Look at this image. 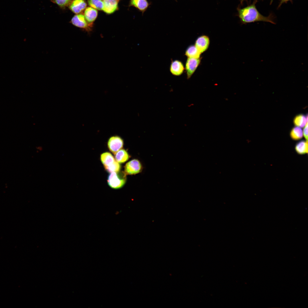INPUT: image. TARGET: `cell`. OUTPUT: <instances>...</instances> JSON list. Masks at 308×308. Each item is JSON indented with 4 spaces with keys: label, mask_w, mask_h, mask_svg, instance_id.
I'll return each mask as SVG.
<instances>
[{
    "label": "cell",
    "mask_w": 308,
    "mask_h": 308,
    "mask_svg": "<svg viewBox=\"0 0 308 308\" xmlns=\"http://www.w3.org/2000/svg\"><path fill=\"white\" fill-rule=\"evenodd\" d=\"M238 11L239 16L242 22L243 23L262 21L275 24L270 17H265L261 14L257 10L254 4H252L243 8H239Z\"/></svg>",
    "instance_id": "obj_1"
},
{
    "label": "cell",
    "mask_w": 308,
    "mask_h": 308,
    "mask_svg": "<svg viewBox=\"0 0 308 308\" xmlns=\"http://www.w3.org/2000/svg\"><path fill=\"white\" fill-rule=\"evenodd\" d=\"M125 172H113L109 175L107 180L108 185L111 188L118 189L122 187L126 181Z\"/></svg>",
    "instance_id": "obj_2"
},
{
    "label": "cell",
    "mask_w": 308,
    "mask_h": 308,
    "mask_svg": "<svg viewBox=\"0 0 308 308\" xmlns=\"http://www.w3.org/2000/svg\"><path fill=\"white\" fill-rule=\"evenodd\" d=\"M143 167L138 159H133L127 163L125 166V173L128 175H135L141 172Z\"/></svg>",
    "instance_id": "obj_3"
},
{
    "label": "cell",
    "mask_w": 308,
    "mask_h": 308,
    "mask_svg": "<svg viewBox=\"0 0 308 308\" xmlns=\"http://www.w3.org/2000/svg\"><path fill=\"white\" fill-rule=\"evenodd\" d=\"M71 22L74 25L87 31H91L92 25L87 22L84 15L82 14L75 15L72 19Z\"/></svg>",
    "instance_id": "obj_4"
},
{
    "label": "cell",
    "mask_w": 308,
    "mask_h": 308,
    "mask_svg": "<svg viewBox=\"0 0 308 308\" xmlns=\"http://www.w3.org/2000/svg\"><path fill=\"white\" fill-rule=\"evenodd\" d=\"M200 58H188L186 61L185 66L188 79H189L194 72L200 64Z\"/></svg>",
    "instance_id": "obj_5"
},
{
    "label": "cell",
    "mask_w": 308,
    "mask_h": 308,
    "mask_svg": "<svg viewBox=\"0 0 308 308\" xmlns=\"http://www.w3.org/2000/svg\"><path fill=\"white\" fill-rule=\"evenodd\" d=\"M123 141L119 136L115 135L110 138L108 142V145L109 150L114 154L122 148Z\"/></svg>",
    "instance_id": "obj_6"
},
{
    "label": "cell",
    "mask_w": 308,
    "mask_h": 308,
    "mask_svg": "<svg viewBox=\"0 0 308 308\" xmlns=\"http://www.w3.org/2000/svg\"><path fill=\"white\" fill-rule=\"evenodd\" d=\"M210 40L209 37L205 35L199 37L195 41V45L201 53L206 51L208 48Z\"/></svg>",
    "instance_id": "obj_7"
},
{
    "label": "cell",
    "mask_w": 308,
    "mask_h": 308,
    "mask_svg": "<svg viewBox=\"0 0 308 308\" xmlns=\"http://www.w3.org/2000/svg\"><path fill=\"white\" fill-rule=\"evenodd\" d=\"M185 68L182 62L180 60H175L172 61L170 65V70L174 75L179 76L183 73Z\"/></svg>",
    "instance_id": "obj_8"
},
{
    "label": "cell",
    "mask_w": 308,
    "mask_h": 308,
    "mask_svg": "<svg viewBox=\"0 0 308 308\" xmlns=\"http://www.w3.org/2000/svg\"><path fill=\"white\" fill-rule=\"evenodd\" d=\"M120 0H103L104 7L103 10L108 14L113 13L118 8V4Z\"/></svg>",
    "instance_id": "obj_9"
},
{
    "label": "cell",
    "mask_w": 308,
    "mask_h": 308,
    "mask_svg": "<svg viewBox=\"0 0 308 308\" xmlns=\"http://www.w3.org/2000/svg\"><path fill=\"white\" fill-rule=\"evenodd\" d=\"M86 6L84 0H74L70 3L69 8L74 13L78 14L84 10Z\"/></svg>",
    "instance_id": "obj_10"
},
{
    "label": "cell",
    "mask_w": 308,
    "mask_h": 308,
    "mask_svg": "<svg viewBox=\"0 0 308 308\" xmlns=\"http://www.w3.org/2000/svg\"><path fill=\"white\" fill-rule=\"evenodd\" d=\"M98 11L96 9L90 7H87L84 12V16L87 22L92 24L98 15Z\"/></svg>",
    "instance_id": "obj_11"
},
{
    "label": "cell",
    "mask_w": 308,
    "mask_h": 308,
    "mask_svg": "<svg viewBox=\"0 0 308 308\" xmlns=\"http://www.w3.org/2000/svg\"><path fill=\"white\" fill-rule=\"evenodd\" d=\"M296 152L300 155H303L308 153V141L302 140L297 142L295 146Z\"/></svg>",
    "instance_id": "obj_12"
},
{
    "label": "cell",
    "mask_w": 308,
    "mask_h": 308,
    "mask_svg": "<svg viewBox=\"0 0 308 308\" xmlns=\"http://www.w3.org/2000/svg\"><path fill=\"white\" fill-rule=\"evenodd\" d=\"M201 54L195 45L189 46L185 51V55L188 58H199Z\"/></svg>",
    "instance_id": "obj_13"
},
{
    "label": "cell",
    "mask_w": 308,
    "mask_h": 308,
    "mask_svg": "<svg viewBox=\"0 0 308 308\" xmlns=\"http://www.w3.org/2000/svg\"><path fill=\"white\" fill-rule=\"evenodd\" d=\"M115 154L116 160L118 163H124L127 161L129 158L128 153L124 149H120Z\"/></svg>",
    "instance_id": "obj_14"
},
{
    "label": "cell",
    "mask_w": 308,
    "mask_h": 308,
    "mask_svg": "<svg viewBox=\"0 0 308 308\" xmlns=\"http://www.w3.org/2000/svg\"><path fill=\"white\" fill-rule=\"evenodd\" d=\"M100 159L104 167L109 165L115 161L112 155L108 152L102 153L101 155Z\"/></svg>",
    "instance_id": "obj_15"
},
{
    "label": "cell",
    "mask_w": 308,
    "mask_h": 308,
    "mask_svg": "<svg viewBox=\"0 0 308 308\" xmlns=\"http://www.w3.org/2000/svg\"><path fill=\"white\" fill-rule=\"evenodd\" d=\"M148 3L147 0H131L130 5L143 11L148 7Z\"/></svg>",
    "instance_id": "obj_16"
},
{
    "label": "cell",
    "mask_w": 308,
    "mask_h": 308,
    "mask_svg": "<svg viewBox=\"0 0 308 308\" xmlns=\"http://www.w3.org/2000/svg\"><path fill=\"white\" fill-rule=\"evenodd\" d=\"M308 123V116L303 115H299L295 117L294 123L296 125L301 127H305Z\"/></svg>",
    "instance_id": "obj_17"
},
{
    "label": "cell",
    "mask_w": 308,
    "mask_h": 308,
    "mask_svg": "<svg viewBox=\"0 0 308 308\" xmlns=\"http://www.w3.org/2000/svg\"><path fill=\"white\" fill-rule=\"evenodd\" d=\"M290 135L291 139L295 140L301 139L303 137V131L300 128L296 127L293 128L291 131Z\"/></svg>",
    "instance_id": "obj_18"
},
{
    "label": "cell",
    "mask_w": 308,
    "mask_h": 308,
    "mask_svg": "<svg viewBox=\"0 0 308 308\" xmlns=\"http://www.w3.org/2000/svg\"><path fill=\"white\" fill-rule=\"evenodd\" d=\"M89 5L91 7L99 10H103L104 3L102 0H88Z\"/></svg>",
    "instance_id": "obj_19"
},
{
    "label": "cell",
    "mask_w": 308,
    "mask_h": 308,
    "mask_svg": "<svg viewBox=\"0 0 308 308\" xmlns=\"http://www.w3.org/2000/svg\"><path fill=\"white\" fill-rule=\"evenodd\" d=\"M105 168L109 173L117 172L119 171L121 168V166L119 163L115 160L112 164Z\"/></svg>",
    "instance_id": "obj_20"
},
{
    "label": "cell",
    "mask_w": 308,
    "mask_h": 308,
    "mask_svg": "<svg viewBox=\"0 0 308 308\" xmlns=\"http://www.w3.org/2000/svg\"><path fill=\"white\" fill-rule=\"evenodd\" d=\"M72 0H53V1L61 7H64L70 3Z\"/></svg>",
    "instance_id": "obj_21"
},
{
    "label": "cell",
    "mask_w": 308,
    "mask_h": 308,
    "mask_svg": "<svg viewBox=\"0 0 308 308\" xmlns=\"http://www.w3.org/2000/svg\"><path fill=\"white\" fill-rule=\"evenodd\" d=\"M303 135L305 138L306 140L308 141V123H307L303 129Z\"/></svg>",
    "instance_id": "obj_22"
},
{
    "label": "cell",
    "mask_w": 308,
    "mask_h": 308,
    "mask_svg": "<svg viewBox=\"0 0 308 308\" xmlns=\"http://www.w3.org/2000/svg\"><path fill=\"white\" fill-rule=\"evenodd\" d=\"M289 0H281L280 3V5L281 4L283 3L287 2Z\"/></svg>",
    "instance_id": "obj_23"
},
{
    "label": "cell",
    "mask_w": 308,
    "mask_h": 308,
    "mask_svg": "<svg viewBox=\"0 0 308 308\" xmlns=\"http://www.w3.org/2000/svg\"><path fill=\"white\" fill-rule=\"evenodd\" d=\"M242 0V1H243V0Z\"/></svg>",
    "instance_id": "obj_24"
}]
</instances>
